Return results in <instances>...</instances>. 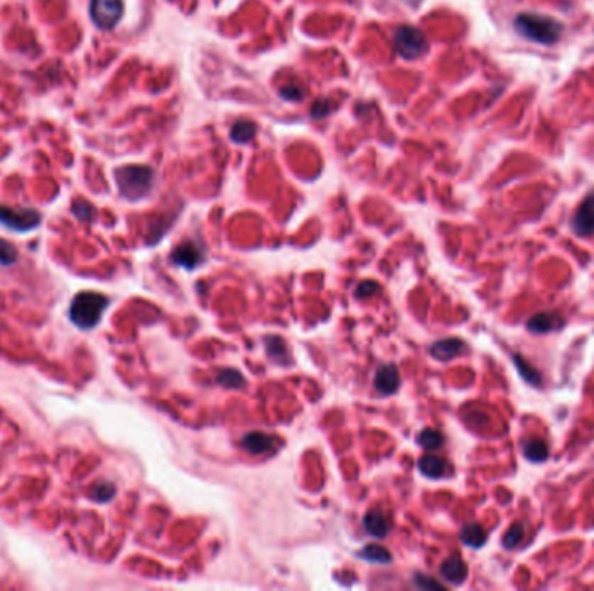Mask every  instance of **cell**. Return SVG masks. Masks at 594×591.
Segmentation results:
<instances>
[{
	"label": "cell",
	"instance_id": "1",
	"mask_svg": "<svg viewBox=\"0 0 594 591\" xmlns=\"http://www.w3.org/2000/svg\"><path fill=\"white\" fill-rule=\"evenodd\" d=\"M515 28L528 40L544 45L554 44L563 33L560 21L535 13H519L515 19Z\"/></svg>",
	"mask_w": 594,
	"mask_h": 591
},
{
	"label": "cell",
	"instance_id": "23",
	"mask_svg": "<svg viewBox=\"0 0 594 591\" xmlns=\"http://www.w3.org/2000/svg\"><path fill=\"white\" fill-rule=\"evenodd\" d=\"M522 539H523V526L522 524H515V526H511L506 531V534H504L502 546L506 548V550H515V548L522 543Z\"/></svg>",
	"mask_w": 594,
	"mask_h": 591
},
{
	"label": "cell",
	"instance_id": "24",
	"mask_svg": "<svg viewBox=\"0 0 594 591\" xmlns=\"http://www.w3.org/2000/svg\"><path fill=\"white\" fill-rule=\"evenodd\" d=\"M217 383L228 388H240L243 385V376L235 369H224L217 375Z\"/></svg>",
	"mask_w": 594,
	"mask_h": 591
},
{
	"label": "cell",
	"instance_id": "5",
	"mask_svg": "<svg viewBox=\"0 0 594 591\" xmlns=\"http://www.w3.org/2000/svg\"><path fill=\"white\" fill-rule=\"evenodd\" d=\"M40 213L33 208L0 207V224L16 232L32 231L40 224Z\"/></svg>",
	"mask_w": 594,
	"mask_h": 591
},
{
	"label": "cell",
	"instance_id": "28",
	"mask_svg": "<svg viewBox=\"0 0 594 591\" xmlns=\"http://www.w3.org/2000/svg\"><path fill=\"white\" fill-rule=\"evenodd\" d=\"M414 582L415 586L421 590H445L444 585H440V582L434 581L433 578H429V575L426 574H415Z\"/></svg>",
	"mask_w": 594,
	"mask_h": 591
},
{
	"label": "cell",
	"instance_id": "29",
	"mask_svg": "<svg viewBox=\"0 0 594 591\" xmlns=\"http://www.w3.org/2000/svg\"><path fill=\"white\" fill-rule=\"evenodd\" d=\"M334 108H336V104H332L330 101L320 99V101H317V103L313 104L312 116H313V118H324V116H327L334 111Z\"/></svg>",
	"mask_w": 594,
	"mask_h": 591
},
{
	"label": "cell",
	"instance_id": "8",
	"mask_svg": "<svg viewBox=\"0 0 594 591\" xmlns=\"http://www.w3.org/2000/svg\"><path fill=\"white\" fill-rule=\"evenodd\" d=\"M170 260L182 269L193 271L204 260V248H202V244L193 243V241H182L181 244L174 248V252L170 254Z\"/></svg>",
	"mask_w": 594,
	"mask_h": 591
},
{
	"label": "cell",
	"instance_id": "25",
	"mask_svg": "<svg viewBox=\"0 0 594 591\" xmlns=\"http://www.w3.org/2000/svg\"><path fill=\"white\" fill-rule=\"evenodd\" d=\"M115 485L110 484V482H99V484L94 485V489L91 491L92 500L99 501V503H106L111 497L115 496Z\"/></svg>",
	"mask_w": 594,
	"mask_h": 591
},
{
	"label": "cell",
	"instance_id": "17",
	"mask_svg": "<svg viewBox=\"0 0 594 591\" xmlns=\"http://www.w3.org/2000/svg\"><path fill=\"white\" fill-rule=\"evenodd\" d=\"M461 539L466 546L481 548L487 541V532L480 524H468L461 529Z\"/></svg>",
	"mask_w": 594,
	"mask_h": 591
},
{
	"label": "cell",
	"instance_id": "11",
	"mask_svg": "<svg viewBox=\"0 0 594 591\" xmlns=\"http://www.w3.org/2000/svg\"><path fill=\"white\" fill-rule=\"evenodd\" d=\"M400 371L395 364H383L378 369L374 376V387L375 390L380 392L383 395L395 394L400 388Z\"/></svg>",
	"mask_w": 594,
	"mask_h": 591
},
{
	"label": "cell",
	"instance_id": "27",
	"mask_svg": "<svg viewBox=\"0 0 594 591\" xmlns=\"http://www.w3.org/2000/svg\"><path fill=\"white\" fill-rule=\"evenodd\" d=\"M379 288L380 286H379L378 281H372V279H368V281H362L358 286H356L355 297L356 298L372 297V295H374V293H378Z\"/></svg>",
	"mask_w": 594,
	"mask_h": 591
},
{
	"label": "cell",
	"instance_id": "9",
	"mask_svg": "<svg viewBox=\"0 0 594 591\" xmlns=\"http://www.w3.org/2000/svg\"><path fill=\"white\" fill-rule=\"evenodd\" d=\"M242 448L251 454H266L275 453L280 446V441L273 435H268L264 432H251L242 439Z\"/></svg>",
	"mask_w": 594,
	"mask_h": 591
},
{
	"label": "cell",
	"instance_id": "4",
	"mask_svg": "<svg viewBox=\"0 0 594 591\" xmlns=\"http://www.w3.org/2000/svg\"><path fill=\"white\" fill-rule=\"evenodd\" d=\"M395 50L403 57V60H417L428 49L424 33L415 26L402 25L396 28L393 35Z\"/></svg>",
	"mask_w": 594,
	"mask_h": 591
},
{
	"label": "cell",
	"instance_id": "31",
	"mask_svg": "<svg viewBox=\"0 0 594 591\" xmlns=\"http://www.w3.org/2000/svg\"><path fill=\"white\" fill-rule=\"evenodd\" d=\"M280 96L287 101H301L304 97V91L299 87H283Z\"/></svg>",
	"mask_w": 594,
	"mask_h": 591
},
{
	"label": "cell",
	"instance_id": "15",
	"mask_svg": "<svg viewBox=\"0 0 594 591\" xmlns=\"http://www.w3.org/2000/svg\"><path fill=\"white\" fill-rule=\"evenodd\" d=\"M363 526L367 529L368 534L374 536V538H386L391 529L386 515L380 510H370L365 513Z\"/></svg>",
	"mask_w": 594,
	"mask_h": 591
},
{
	"label": "cell",
	"instance_id": "18",
	"mask_svg": "<svg viewBox=\"0 0 594 591\" xmlns=\"http://www.w3.org/2000/svg\"><path fill=\"white\" fill-rule=\"evenodd\" d=\"M264 340H266V342H264V345H266L268 356H270L271 359H273L275 363H278V364L287 363V356H289V352H287L285 340H282V338L277 337V335L266 337Z\"/></svg>",
	"mask_w": 594,
	"mask_h": 591
},
{
	"label": "cell",
	"instance_id": "19",
	"mask_svg": "<svg viewBox=\"0 0 594 591\" xmlns=\"http://www.w3.org/2000/svg\"><path fill=\"white\" fill-rule=\"evenodd\" d=\"M356 557L367 560V562L372 563H390L391 562V553L386 550V548L379 546V544H368V546L362 548V550L356 553Z\"/></svg>",
	"mask_w": 594,
	"mask_h": 591
},
{
	"label": "cell",
	"instance_id": "13",
	"mask_svg": "<svg viewBox=\"0 0 594 591\" xmlns=\"http://www.w3.org/2000/svg\"><path fill=\"white\" fill-rule=\"evenodd\" d=\"M466 351V344L461 338H444L431 345V356L438 361H450Z\"/></svg>",
	"mask_w": 594,
	"mask_h": 591
},
{
	"label": "cell",
	"instance_id": "7",
	"mask_svg": "<svg viewBox=\"0 0 594 591\" xmlns=\"http://www.w3.org/2000/svg\"><path fill=\"white\" fill-rule=\"evenodd\" d=\"M572 229L577 236L589 238L594 235V193H589L578 205L577 212L573 213Z\"/></svg>",
	"mask_w": 594,
	"mask_h": 591
},
{
	"label": "cell",
	"instance_id": "6",
	"mask_svg": "<svg viewBox=\"0 0 594 591\" xmlns=\"http://www.w3.org/2000/svg\"><path fill=\"white\" fill-rule=\"evenodd\" d=\"M122 14V0H91V18L101 30L115 28Z\"/></svg>",
	"mask_w": 594,
	"mask_h": 591
},
{
	"label": "cell",
	"instance_id": "26",
	"mask_svg": "<svg viewBox=\"0 0 594 591\" xmlns=\"http://www.w3.org/2000/svg\"><path fill=\"white\" fill-rule=\"evenodd\" d=\"M18 260V250L9 241L0 238V266H13Z\"/></svg>",
	"mask_w": 594,
	"mask_h": 591
},
{
	"label": "cell",
	"instance_id": "2",
	"mask_svg": "<svg viewBox=\"0 0 594 591\" xmlns=\"http://www.w3.org/2000/svg\"><path fill=\"white\" fill-rule=\"evenodd\" d=\"M115 181L119 191L126 200L138 201L151 191L155 182V172L146 165H126L115 170Z\"/></svg>",
	"mask_w": 594,
	"mask_h": 591
},
{
	"label": "cell",
	"instance_id": "22",
	"mask_svg": "<svg viewBox=\"0 0 594 591\" xmlns=\"http://www.w3.org/2000/svg\"><path fill=\"white\" fill-rule=\"evenodd\" d=\"M444 442H445L444 434L434 429H424L421 434L417 435V444L422 446V448L428 451H434V449L441 448Z\"/></svg>",
	"mask_w": 594,
	"mask_h": 591
},
{
	"label": "cell",
	"instance_id": "10",
	"mask_svg": "<svg viewBox=\"0 0 594 591\" xmlns=\"http://www.w3.org/2000/svg\"><path fill=\"white\" fill-rule=\"evenodd\" d=\"M565 326V320L558 313H539L527 321V330L537 335L558 332Z\"/></svg>",
	"mask_w": 594,
	"mask_h": 591
},
{
	"label": "cell",
	"instance_id": "20",
	"mask_svg": "<svg viewBox=\"0 0 594 591\" xmlns=\"http://www.w3.org/2000/svg\"><path fill=\"white\" fill-rule=\"evenodd\" d=\"M258 132V127H255L254 122L251 120H238L235 122V125L231 127V141L235 142H248Z\"/></svg>",
	"mask_w": 594,
	"mask_h": 591
},
{
	"label": "cell",
	"instance_id": "3",
	"mask_svg": "<svg viewBox=\"0 0 594 591\" xmlns=\"http://www.w3.org/2000/svg\"><path fill=\"white\" fill-rule=\"evenodd\" d=\"M108 307V298L94 291H82L73 298L70 305V320L75 326L82 330H91L103 317V313Z\"/></svg>",
	"mask_w": 594,
	"mask_h": 591
},
{
	"label": "cell",
	"instance_id": "14",
	"mask_svg": "<svg viewBox=\"0 0 594 591\" xmlns=\"http://www.w3.org/2000/svg\"><path fill=\"white\" fill-rule=\"evenodd\" d=\"M419 470L428 479H441L449 473V463L438 454H424L419 458Z\"/></svg>",
	"mask_w": 594,
	"mask_h": 591
},
{
	"label": "cell",
	"instance_id": "12",
	"mask_svg": "<svg viewBox=\"0 0 594 591\" xmlns=\"http://www.w3.org/2000/svg\"><path fill=\"white\" fill-rule=\"evenodd\" d=\"M440 575L450 585H462L466 578H468V567H466L464 560L453 555V557H449L441 563Z\"/></svg>",
	"mask_w": 594,
	"mask_h": 591
},
{
	"label": "cell",
	"instance_id": "30",
	"mask_svg": "<svg viewBox=\"0 0 594 591\" xmlns=\"http://www.w3.org/2000/svg\"><path fill=\"white\" fill-rule=\"evenodd\" d=\"M72 210L80 220H89L92 217V213H94V208H92L87 201H75Z\"/></svg>",
	"mask_w": 594,
	"mask_h": 591
},
{
	"label": "cell",
	"instance_id": "16",
	"mask_svg": "<svg viewBox=\"0 0 594 591\" xmlns=\"http://www.w3.org/2000/svg\"><path fill=\"white\" fill-rule=\"evenodd\" d=\"M523 454L532 463H542L549 458V446L542 439H528L523 442Z\"/></svg>",
	"mask_w": 594,
	"mask_h": 591
},
{
	"label": "cell",
	"instance_id": "21",
	"mask_svg": "<svg viewBox=\"0 0 594 591\" xmlns=\"http://www.w3.org/2000/svg\"><path fill=\"white\" fill-rule=\"evenodd\" d=\"M512 361H515V366H516V369H518L519 371V375L523 376V380H525L527 383H530V385H534V387H541V382H542V376L539 375L537 371H535L534 368L530 366V364L527 363L525 359H523L522 356H519V354H515V356H512Z\"/></svg>",
	"mask_w": 594,
	"mask_h": 591
}]
</instances>
